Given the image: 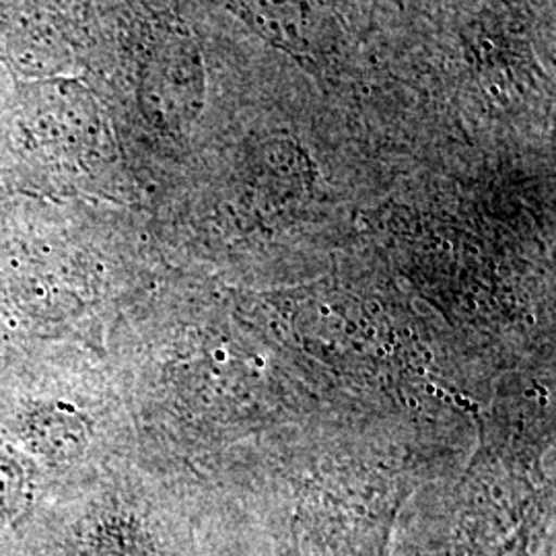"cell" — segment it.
Here are the masks:
<instances>
[{
    "instance_id": "6da1fadb",
    "label": "cell",
    "mask_w": 556,
    "mask_h": 556,
    "mask_svg": "<svg viewBox=\"0 0 556 556\" xmlns=\"http://www.w3.org/2000/svg\"><path fill=\"white\" fill-rule=\"evenodd\" d=\"M20 438L34 454L48 462H64L79 452L85 425L64 404H36L21 418Z\"/></svg>"
},
{
    "instance_id": "7a4b0ae2",
    "label": "cell",
    "mask_w": 556,
    "mask_h": 556,
    "mask_svg": "<svg viewBox=\"0 0 556 556\" xmlns=\"http://www.w3.org/2000/svg\"><path fill=\"white\" fill-rule=\"evenodd\" d=\"M31 491L27 459L11 439L0 435V523L20 516Z\"/></svg>"
}]
</instances>
